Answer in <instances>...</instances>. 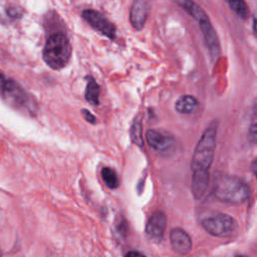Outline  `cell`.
<instances>
[{"label": "cell", "instance_id": "cell-1", "mask_svg": "<svg viewBox=\"0 0 257 257\" xmlns=\"http://www.w3.org/2000/svg\"><path fill=\"white\" fill-rule=\"evenodd\" d=\"M217 124L212 123L200 138L191 161L192 193L196 199H201L209 184V170L214 160L216 150Z\"/></svg>", "mask_w": 257, "mask_h": 257}, {"label": "cell", "instance_id": "cell-2", "mask_svg": "<svg viewBox=\"0 0 257 257\" xmlns=\"http://www.w3.org/2000/svg\"><path fill=\"white\" fill-rule=\"evenodd\" d=\"M213 193L222 202L241 204L249 197V187L243 180L236 176L221 174L215 178Z\"/></svg>", "mask_w": 257, "mask_h": 257}, {"label": "cell", "instance_id": "cell-3", "mask_svg": "<svg viewBox=\"0 0 257 257\" xmlns=\"http://www.w3.org/2000/svg\"><path fill=\"white\" fill-rule=\"evenodd\" d=\"M71 56V45L67 36L62 32L51 34L43 49V59L52 69L65 67Z\"/></svg>", "mask_w": 257, "mask_h": 257}, {"label": "cell", "instance_id": "cell-4", "mask_svg": "<svg viewBox=\"0 0 257 257\" xmlns=\"http://www.w3.org/2000/svg\"><path fill=\"white\" fill-rule=\"evenodd\" d=\"M1 94L3 98L14 108L29 114L36 111V103L33 98L14 80L6 79Z\"/></svg>", "mask_w": 257, "mask_h": 257}, {"label": "cell", "instance_id": "cell-5", "mask_svg": "<svg viewBox=\"0 0 257 257\" xmlns=\"http://www.w3.org/2000/svg\"><path fill=\"white\" fill-rule=\"evenodd\" d=\"M201 225L209 234L217 237L229 236L238 226L232 216L224 213H216L207 216L201 221Z\"/></svg>", "mask_w": 257, "mask_h": 257}, {"label": "cell", "instance_id": "cell-6", "mask_svg": "<svg viewBox=\"0 0 257 257\" xmlns=\"http://www.w3.org/2000/svg\"><path fill=\"white\" fill-rule=\"evenodd\" d=\"M146 140L149 146L157 153L169 156L176 150V140L174 136L168 132L160 130H148Z\"/></svg>", "mask_w": 257, "mask_h": 257}, {"label": "cell", "instance_id": "cell-7", "mask_svg": "<svg viewBox=\"0 0 257 257\" xmlns=\"http://www.w3.org/2000/svg\"><path fill=\"white\" fill-rule=\"evenodd\" d=\"M84 20L102 35L113 39L115 37V26L100 12L94 9H85L81 13Z\"/></svg>", "mask_w": 257, "mask_h": 257}, {"label": "cell", "instance_id": "cell-8", "mask_svg": "<svg viewBox=\"0 0 257 257\" xmlns=\"http://www.w3.org/2000/svg\"><path fill=\"white\" fill-rule=\"evenodd\" d=\"M201 31L204 35L205 41H206V45L208 47V50L210 52V56L213 60L218 59L219 55H220V45H219V40L216 34V31L208 17V15H204L203 17H201L200 19L197 20Z\"/></svg>", "mask_w": 257, "mask_h": 257}, {"label": "cell", "instance_id": "cell-9", "mask_svg": "<svg viewBox=\"0 0 257 257\" xmlns=\"http://www.w3.org/2000/svg\"><path fill=\"white\" fill-rule=\"evenodd\" d=\"M167 227V218L166 215L157 211L153 213V215L148 220L146 225V235L154 242H160L165 234V230Z\"/></svg>", "mask_w": 257, "mask_h": 257}, {"label": "cell", "instance_id": "cell-10", "mask_svg": "<svg viewBox=\"0 0 257 257\" xmlns=\"http://www.w3.org/2000/svg\"><path fill=\"white\" fill-rule=\"evenodd\" d=\"M150 0H135L130 11V21L134 29L142 30L150 11Z\"/></svg>", "mask_w": 257, "mask_h": 257}, {"label": "cell", "instance_id": "cell-11", "mask_svg": "<svg viewBox=\"0 0 257 257\" xmlns=\"http://www.w3.org/2000/svg\"><path fill=\"white\" fill-rule=\"evenodd\" d=\"M170 240H171V246L176 253L180 255H186L191 251V248H192L191 237L182 228L172 229L170 233Z\"/></svg>", "mask_w": 257, "mask_h": 257}, {"label": "cell", "instance_id": "cell-12", "mask_svg": "<svg viewBox=\"0 0 257 257\" xmlns=\"http://www.w3.org/2000/svg\"><path fill=\"white\" fill-rule=\"evenodd\" d=\"M86 87L84 92V97L87 102L92 105H97L99 103V93L100 86L96 83L92 76H86Z\"/></svg>", "mask_w": 257, "mask_h": 257}, {"label": "cell", "instance_id": "cell-13", "mask_svg": "<svg viewBox=\"0 0 257 257\" xmlns=\"http://www.w3.org/2000/svg\"><path fill=\"white\" fill-rule=\"evenodd\" d=\"M198 105L199 102L196 97L192 95H182L177 99L175 108L180 113H191L197 109Z\"/></svg>", "mask_w": 257, "mask_h": 257}, {"label": "cell", "instance_id": "cell-14", "mask_svg": "<svg viewBox=\"0 0 257 257\" xmlns=\"http://www.w3.org/2000/svg\"><path fill=\"white\" fill-rule=\"evenodd\" d=\"M130 135L132 142L137 145L140 148H143L144 146V139H143V116L142 114L136 115L131 130H130Z\"/></svg>", "mask_w": 257, "mask_h": 257}, {"label": "cell", "instance_id": "cell-15", "mask_svg": "<svg viewBox=\"0 0 257 257\" xmlns=\"http://www.w3.org/2000/svg\"><path fill=\"white\" fill-rule=\"evenodd\" d=\"M229 7L238 15L240 18L246 20L249 17V8L245 0H225Z\"/></svg>", "mask_w": 257, "mask_h": 257}, {"label": "cell", "instance_id": "cell-16", "mask_svg": "<svg viewBox=\"0 0 257 257\" xmlns=\"http://www.w3.org/2000/svg\"><path fill=\"white\" fill-rule=\"evenodd\" d=\"M101 178L109 189L113 190L119 186V181L116 173L109 167H104L101 170Z\"/></svg>", "mask_w": 257, "mask_h": 257}, {"label": "cell", "instance_id": "cell-17", "mask_svg": "<svg viewBox=\"0 0 257 257\" xmlns=\"http://www.w3.org/2000/svg\"><path fill=\"white\" fill-rule=\"evenodd\" d=\"M256 133H257V128H256V120H255V115H254L253 120H252L251 125L248 131V140L252 144L256 143Z\"/></svg>", "mask_w": 257, "mask_h": 257}, {"label": "cell", "instance_id": "cell-18", "mask_svg": "<svg viewBox=\"0 0 257 257\" xmlns=\"http://www.w3.org/2000/svg\"><path fill=\"white\" fill-rule=\"evenodd\" d=\"M81 113L83 114L86 121H88L90 123H95V117L93 116V114L90 111H88L87 109H81Z\"/></svg>", "mask_w": 257, "mask_h": 257}, {"label": "cell", "instance_id": "cell-19", "mask_svg": "<svg viewBox=\"0 0 257 257\" xmlns=\"http://www.w3.org/2000/svg\"><path fill=\"white\" fill-rule=\"evenodd\" d=\"M124 257H146L144 254H142L139 251H128Z\"/></svg>", "mask_w": 257, "mask_h": 257}, {"label": "cell", "instance_id": "cell-20", "mask_svg": "<svg viewBox=\"0 0 257 257\" xmlns=\"http://www.w3.org/2000/svg\"><path fill=\"white\" fill-rule=\"evenodd\" d=\"M5 81H6L5 76L0 72V93H1V91H2V88H3L4 84H5Z\"/></svg>", "mask_w": 257, "mask_h": 257}, {"label": "cell", "instance_id": "cell-21", "mask_svg": "<svg viewBox=\"0 0 257 257\" xmlns=\"http://www.w3.org/2000/svg\"><path fill=\"white\" fill-rule=\"evenodd\" d=\"M236 257H247V256H244V255H237Z\"/></svg>", "mask_w": 257, "mask_h": 257}, {"label": "cell", "instance_id": "cell-22", "mask_svg": "<svg viewBox=\"0 0 257 257\" xmlns=\"http://www.w3.org/2000/svg\"><path fill=\"white\" fill-rule=\"evenodd\" d=\"M0 257H2V253H1V250H0Z\"/></svg>", "mask_w": 257, "mask_h": 257}]
</instances>
